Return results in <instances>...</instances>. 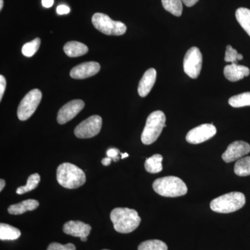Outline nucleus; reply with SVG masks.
Segmentation results:
<instances>
[{
  "mask_svg": "<svg viewBox=\"0 0 250 250\" xmlns=\"http://www.w3.org/2000/svg\"><path fill=\"white\" fill-rule=\"evenodd\" d=\"M64 233L70 236L79 237L82 241H87V237L91 231V227L81 221H69L64 225Z\"/></svg>",
  "mask_w": 250,
  "mask_h": 250,
  "instance_id": "4468645a",
  "label": "nucleus"
},
{
  "mask_svg": "<svg viewBox=\"0 0 250 250\" xmlns=\"http://www.w3.org/2000/svg\"><path fill=\"white\" fill-rule=\"evenodd\" d=\"M57 179L62 187L75 189L83 186L86 177L84 172L77 166L70 163H63L57 168Z\"/></svg>",
  "mask_w": 250,
  "mask_h": 250,
  "instance_id": "f03ea898",
  "label": "nucleus"
},
{
  "mask_svg": "<svg viewBox=\"0 0 250 250\" xmlns=\"http://www.w3.org/2000/svg\"><path fill=\"white\" fill-rule=\"evenodd\" d=\"M6 81L5 80L4 77L0 75V101L3 98L5 89H6Z\"/></svg>",
  "mask_w": 250,
  "mask_h": 250,
  "instance_id": "7c9ffc66",
  "label": "nucleus"
},
{
  "mask_svg": "<svg viewBox=\"0 0 250 250\" xmlns=\"http://www.w3.org/2000/svg\"><path fill=\"white\" fill-rule=\"evenodd\" d=\"M246 205V197L240 192L225 194L212 200L210 207L212 210L220 213H229L241 209Z\"/></svg>",
  "mask_w": 250,
  "mask_h": 250,
  "instance_id": "20e7f679",
  "label": "nucleus"
},
{
  "mask_svg": "<svg viewBox=\"0 0 250 250\" xmlns=\"http://www.w3.org/2000/svg\"><path fill=\"white\" fill-rule=\"evenodd\" d=\"M42 4L45 8L52 7L54 4V0H42Z\"/></svg>",
  "mask_w": 250,
  "mask_h": 250,
  "instance_id": "72a5a7b5",
  "label": "nucleus"
},
{
  "mask_svg": "<svg viewBox=\"0 0 250 250\" xmlns=\"http://www.w3.org/2000/svg\"><path fill=\"white\" fill-rule=\"evenodd\" d=\"M250 74V70L248 67L237 63L230 64L224 68V75L230 82H238L244 77L249 76Z\"/></svg>",
  "mask_w": 250,
  "mask_h": 250,
  "instance_id": "2eb2a0df",
  "label": "nucleus"
},
{
  "mask_svg": "<svg viewBox=\"0 0 250 250\" xmlns=\"http://www.w3.org/2000/svg\"><path fill=\"white\" fill-rule=\"evenodd\" d=\"M236 18L242 28L250 36V10L239 8L236 10Z\"/></svg>",
  "mask_w": 250,
  "mask_h": 250,
  "instance_id": "412c9836",
  "label": "nucleus"
},
{
  "mask_svg": "<svg viewBox=\"0 0 250 250\" xmlns=\"http://www.w3.org/2000/svg\"><path fill=\"white\" fill-rule=\"evenodd\" d=\"M94 27L100 32L109 36H122L126 32V25L120 21L111 19L107 15L97 13L92 18Z\"/></svg>",
  "mask_w": 250,
  "mask_h": 250,
  "instance_id": "423d86ee",
  "label": "nucleus"
},
{
  "mask_svg": "<svg viewBox=\"0 0 250 250\" xmlns=\"http://www.w3.org/2000/svg\"><path fill=\"white\" fill-rule=\"evenodd\" d=\"M161 2L164 9L170 14L177 17L182 16L183 11L182 0H161Z\"/></svg>",
  "mask_w": 250,
  "mask_h": 250,
  "instance_id": "4be33fe9",
  "label": "nucleus"
},
{
  "mask_svg": "<svg viewBox=\"0 0 250 250\" xmlns=\"http://www.w3.org/2000/svg\"><path fill=\"white\" fill-rule=\"evenodd\" d=\"M103 126V119L100 116H92L77 125L75 134L79 139H90L100 133Z\"/></svg>",
  "mask_w": 250,
  "mask_h": 250,
  "instance_id": "1a4fd4ad",
  "label": "nucleus"
},
{
  "mask_svg": "<svg viewBox=\"0 0 250 250\" xmlns=\"http://www.w3.org/2000/svg\"><path fill=\"white\" fill-rule=\"evenodd\" d=\"M119 154L120 151L118 149H116V148H111V149H108L107 152H106L108 157L111 158L114 161H117L119 159V157H118V154Z\"/></svg>",
  "mask_w": 250,
  "mask_h": 250,
  "instance_id": "c756f323",
  "label": "nucleus"
},
{
  "mask_svg": "<svg viewBox=\"0 0 250 250\" xmlns=\"http://www.w3.org/2000/svg\"><path fill=\"white\" fill-rule=\"evenodd\" d=\"M216 132V128L213 124H203L189 131L186 140L190 144H200L213 138Z\"/></svg>",
  "mask_w": 250,
  "mask_h": 250,
  "instance_id": "9d476101",
  "label": "nucleus"
},
{
  "mask_svg": "<svg viewBox=\"0 0 250 250\" xmlns=\"http://www.w3.org/2000/svg\"><path fill=\"white\" fill-rule=\"evenodd\" d=\"M39 206V202L37 200L30 199V200H24L21 203L10 206L8 208V211L10 214L21 215L25 212L36 209Z\"/></svg>",
  "mask_w": 250,
  "mask_h": 250,
  "instance_id": "f3484780",
  "label": "nucleus"
},
{
  "mask_svg": "<svg viewBox=\"0 0 250 250\" xmlns=\"http://www.w3.org/2000/svg\"><path fill=\"white\" fill-rule=\"evenodd\" d=\"M238 61H241L243 59V56L241 54H238Z\"/></svg>",
  "mask_w": 250,
  "mask_h": 250,
  "instance_id": "58836bf2",
  "label": "nucleus"
},
{
  "mask_svg": "<svg viewBox=\"0 0 250 250\" xmlns=\"http://www.w3.org/2000/svg\"><path fill=\"white\" fill-rule=\"evenodd\" d=\"M110 218L118 232L129 233L134 231L141 222L136 210L129 208H116L111 212Z\"/></svg>",
  "mask_w": 250,
  "mask_h": 250,
  "instance_id": "f257e3e1",
  "label": "nucleus"
},
{
  "mask_svg": "<svg viewBox=\"0 0 250 250\" xmlns=\"http://www.w3.org/2000/svg\"><path fill=\"white\" fill-rule=\"evenodd\" d=\"M234 172L240 177L250 175V156L241 158L236 161L234 166Z\"/></svg>",
  "mask_w": 250,
  "mask_h": 250,
  "instance_id": "5701e85b",
  "label": "nucleus"
},
{
  "mask_svg": "<svg viewBox=\"0 0 250 250\" xmlns=\"http://www.w3.org/2000/svg\"><path fill=\"white\" fill-rule=\"evenodd\" d=\"M163 156L161 154H154L148 158L145 163V168L149 173H159L163 170Z\"/></svg>",
  "mask_w": 250,
  "mask_h": 250,
  "instance_id": "aec40b11",
  "label": "nucleus"
},
{
  "mask_svg": "<svg viewBox=\"0 0 250 250\" xmlns=\"http://www.w3.org/2000/svg\"><path fill=\"white\" fill-rule=\"evenodd\" d=\"M138 250H167V246L160 240H149L141 243Z\"/></svg>",
  "mask_w": 250,
  "mask_h": 250,
  "instance_id": "a878e982",
  "label": "nucleus"
},
{
  "mask_svg": "<svg viewBox=\"0 0 250 250\" xmlns=\"http://www.w3.org/2000/svg\"><path fill=\"white\" fill-rule=\"evenodd\" d=\"M41 181V176L38 173H34L29 176L27 179V184L24 187L18 188L16 193L18 195H22L31 190H34L39 185Z\"/></svg>",
  "mask_w": 250,
  "mask_h": 250,
  "instance_id": "393cba45",
  "label": "nucleus"
},
{
  "mask_svg": "<svg viewBox=\"0 0 250 250\" xmlns=\"http://www.w3.org/2000/svg\"><path fill=\"white\" fill-rule=\"evenodd\" d=\"M111 158L108 157L107 156V157L104 158V159H103V161H102V164H103L104 166H108L111 164Z\"/></svg>",
  "mask_w": 250,
  "mask_h": 250,
  "instance_id": "f704fd0d",
  "label": "nucleus"
},
{
  "mask_svg": "<svg viewBox=\"0 0 250 250\" xmlns=\"http://www.w3.org/2000/svg\"><path fill=\"white\" fill-rule=\"evenodd\" d=\"M184 72L192 79H197L200 75L202 66V55L200 49L192 47L186 53L184 59Z\"/></svg>",
  "mask_w": 250,
  "mask_h": 250,
  "instance_id": "6e6552de",
  "label": "nucleus"
},
{
  "mask_svg": "<svg viewBox=\"0 0 250 250\" xmlns=\"http://www.w3.org/2000/svg\"><path fill=\"white\" fill-rule=\"evenodd\" d=\"M152 187L156 193L166 197L183 196L188 192V188L183 180L174 176L156 179Z\"/></svg>",
  "mask_w": 250,
  "mask_h": 250,
  "instance_id": "7ed1b4c3",
  "label": "nucleus"
},
{
  "mask_svg": "<svg viewBox=\"0 0 250 250\" xmlns=\"http://www.w3.org/2000/svg\"><path fill=\"white\" fill-rule=\"evenodd\" d=\"M230 106L234 108L250 106V92L234 95L229 100Z\"/></svg>",
  "mask_w": 250,
  "mask_h": 250,
  "instance_id": "b1692460",
  "label": "nucleus"
},
{
  "mask_svg": "<svg viewBox=\"0 0 250 250\" xmlns=\"http://www.w3.org/2000/svg\"><path fill=\"white\" fill-rule=\"evenodd\" d=\"M57 12L59 15H65L70 12V9L66 5H59L57 7Z\"/></svg>",
  "mask_w": 250,
  "mask_h": 250,
  "instance_id": "2f4dec72",
  "label": "nucleus"
},
{
  "mask_svg": "<svg viewBox=\"0 0 250 250\" xmlns=\"http://www.w3.org/2000/svg\"><path fill=\"white\" fill-rule=\"evenodd\" d=\"M182 1L186 6L191 7V6L196 4L199 0H182Z\"/></svg>",
  "mask_w": 250,
  "mask_h": 250,
  "instance_id": "473e14b6",
  "label": "nucleus"
},
{
  "mask_svg": "<svg viewBox=\"0 0 250 250\" xmlns=\"http://www.w3.org/2000/svg\"><path fill=\"white\" fill-rule=\"evenodd\" d=\"M47 250H76V247L72 243L62 245L58 243H52L49 244Z\"/></svg>",
  "mask_w": 250,
  "mask_h": 250,
  "instance_id": "c85d7f7f",
  "label": "nucleus"
},
{
  "mask_svg": "<svg viewBox=\"0 0 250 250\" xmlns=\"http://www.w3.org/2000/svg\"><path fill=\"white\" fill-rule=\"evenodd\" d=\"M21 236V232L18 229L7 225L0 224V239L1 241H15Z\"/></svg>",
  "mask_w": 250,
  "mask_h": 250,
  "instance_id": "6ab92c4d",
  "label": "nucleus"
},
{
  "mask_svg": "<svg viewBox=\"0 0 250 250\" xmlns=\"http://www.w3.org/2000/svg\"><path fill=\"white\" fill-rule=\"evenodd\" d=\"M41 45V39L39 38H36L31 42H27L23 45L22 48V53L23 55L27 57H31L34 55L39 50Z\"/></svg>",
  "mask_w": 250,
  "mask_h": 250,
  "instance_id": "bb28decb",
  "label": "nucleus"
},
{
  "mask_svg": "<svg viewBox=\"0 0 250 250\" xmlns=\"http://www.w3.org/2000/svg\"><path fill=\"white\" fill-rule=\"evenodd\" d=\"M42 100V93L40 90L34 89L29 92L22 99L18 108V119L21 121H27L36 111Z\"/></svg>",
  "mask_w": 250,
  "mask_h": 250,
  "instance_id": "0eeeda50",
  "label": "nucleus"
},
{
  "mask_svg": "<svg viewBox=\"0 0 250 250\" xmlns=\"http://www.w3.org/2000/svg\"><path fill=\"white\" fill-rule=\"evenodd\" d=\"M5 181L4 179H0V191H2L3 189L5 187Z\"/></svg>",
  "mask_w": 250,
  "mask_h": 250,
  "instance_id": "c9c22d12",
  "label": "nucleus"
},
{
  "mask_svg": "<svg viewBox=\"0 0 250 250\" xmlns=\"http://www.w3.org/2000/svg\"><path fill=\"white\" fill-rule=\"evenodd\" d=\"M238 53L236 49H233L232 46H227L226 52H225V61L231 63H237L238 62Z\"/></svg>",
  "mask_w": 250,
  "mask_h": 250,
  "instance_id": "cd10ccee",
  "label": "nucleus"
},
{
  "mask_svg": "<svg viewBox=\"0 0 250 250\" xmlns=\"http://www.w3.org/2000/svg\"><path fill=\"white\" fill-rule=\"evenodd\" d=\"M63 50L68 57H78L86 54L88 52V48L82 42L70 41L64 46Z\"/></svg>",
  "mask_w": 250,
  "mask_h": 250,
  "instance_id": "a211bd4d",
  "label": "nucleus"
},
{
  "mask_svg": "<svg viewBox=\"0 0 250 250\" xmlns=\"http://www.w3.org/2000/svg\"></svg>",
  "mask_w": 250,
  "mask_h": 250,
  "instance_id": "ea45409f",
  "label": "nucleus"
},
{
  "mask_svg": "<svg viewBox=\"0 0 250 250\" xmlns=\"http://www.w3.org/2000/svg\"><path fill=\"white\" fill-rule=\"evenodd\" d=\"M156 79V71L154 68H150L145 72L144 75L140 81L138 92L140 96L142 98L147 96L152 90V87L155 83Z\"/></svg>",
  "mask_w": 250,
  "mask_h": 250,
  "instance_id": "dca6fc26",
  "label": "nucleus"
},
{
  "mask_svg": "<svg viewBox=\"0 0 250 250\" xmlns=\"http://www.w3.org/2000/svg\"><path fill=\"white\" fill-rule=\"evenodd\" d=\"M100 70V65L97 62H83L77 65L70 71V77L76 80H83L94 76Z\"/></svg>",
  "mask_w": 250,
  "mask_h": 250,
  "instance_id": "ddd939ff",
  "label": "nucleus"
},
{
  "mask_svg": "<svg viewBox=\"0 0 250 250\" xmlns=\"http://www.w3.org/2000/svg\"><path fill=\"white\" fill-rule=\"evenodd\" d=\"M121 159H125V158L128 157V156H129V154H128L127 153H124V154L121 153Z\"/></svg>",
  "mask_w": 250,
  "mask_h": 250,
  "instance_id": "e433bc0d",
  "label": "nucleus"
},
{
  "mask_svg": "<svg viewBox=\"0 0 250 250\" xmlns=\"http://www.w3.org/2000/svg\"><path fill=\"white\" fill-rule=\"evenodd\" d=\"M250 152L249 143L243 141H235L227 148L222 155V159L226 163H231L238 160Z\"/></svg>",
  "mask_w": 250,
  "mask_h": 250,
  "instance_id": "f8f14e48",
  "label": "nucleus"
},
{
  "mask_svg": "<svg viewBox=\"0 0 250 250\" xmlns=\"http://www.w3.org/2000/svg\"><path fill=\"white\" fill-rule=\"evenodd\" d=\"M3 6H4V1L0 0V10L2 9Z\"/></svg>",
  "mask_w": 250,
  "mask_h": 250,
  "instance_id": "4c0bfd02",
  "label": "nucleus"
},
{
  "mask_svg": "<svg viewBox=\"0 0 250 250\" xmlns=\"http://www.w3.org/2000/svg\"><path fill=\"white\" fill-rule=\"evenodd\" d=\"M166 118L164 112L156 111L148 116L146 126L141 135L143 144L151 145L160 136L166 125Z\"/></svg>",
  "mask_w": 250,
  "mask_h": 250,
  "instance_id": "39448f33",
  "label": "nucleus"
},
{
  "mask_svg": "<svg viewBox=\"0 0 250 250\" xmlns=\"http://www.w3.org/2000/svg\"><path fill=\"white\" fill-rule=\"evenodd\" d=\"M84 102L81 100H74L65 104L59 111L57 121L59 124L64 125L71 121L84 108Z\"/></svg>",
  "mask_w": 250,
  "mask_h": 250,
  "instance_id": "9b49d317",
  "label": "nucleus"
}]
</instances>
